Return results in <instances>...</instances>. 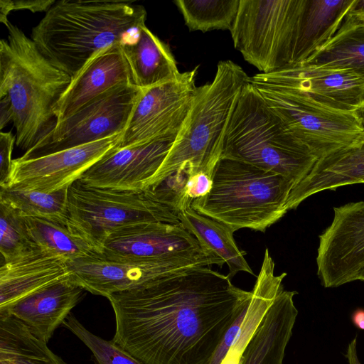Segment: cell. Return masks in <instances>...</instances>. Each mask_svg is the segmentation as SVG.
I'll use <instances>...</instances> for the list:
<instances>
[{
  "label": "cell",
  "mask_w": 364,
  "mask_h": 364,
  "mask_svg": "<svg viewBox=\"0 0 364 364\" xmlns=\"http://www.w3.org/2000/svg\"><path fill=\"white\" fill-rule=\"evenodd\" d=\"M121 134L35 159H15L6 186L46 193L69 188L117 146Z\"/></svg>",
  "instance_id": "obj_14"
},
{
  "label": "cell",
  "mask_w": 364,
  "mask_h": 364,
  "mask_svg": "<svg viewBox=\"0 0 364 364\" xmlns=\"http://www.w3.org/2000/svg\"><path fill=\"white\" fill-rule=\"evenodd\" d=\"M301 65L349 70L364 79V21L348 14L331 40Z\"/></svg>",
  "instance_id": "obj_26"
},
{
  "label": "cell",
  "mask_w": 364,
  "mask_h": 364,
  "mask_svg": "<svg viewBox=\"0 0 364 364\" xmlns=\"http://www.w3.org/2000/svg\"><path fill=\"white\" fill-rule=\"evenodd\" d=\"M134 84L147 89L177 78L181 73L169 46L146 26L136 38L120 44Z\"/></svg>",
  "instance_id": "obj_22"
},
{
  "label": "cell",
  "mask_w": 364,
  "mask_h": 364,
  "mask_svg": "<svg viewBox=\"0 0 364 364\" xmlns=\"http://www.w3.org/2000/svg\"><path fill=\"white\" fill-rule=\"evenodd\" d=\"M198 68L181 73L173 80L143 89L116 148L176 138L198 92Z\"/></svg>",
  "instance_id": "obj_11"
},
{
  "label": "cell",
  "mask_w": 364,
  "mask_h": 364,
  "mask_svg": "<svg viewBox=\"0 0 364 364\" xmlns=\"http://www.w3.org/2000/svg\"><path fill=\"white\" fill-rule=\"evenodd\" d=\"M331 225L319 235L317 275L326 288L358 280L364 269V201L333 208Z\"/></svg>",
  "instance_id": "obj_13"
},
{
  "label": "cell",
  "mask_w": 364,
  "mask_h": 364,
  "mask_svg": "<svg viewBox=\"0 0 364 364\" xmlns=\"http://www.w3.org/2000/svg\"><path fill=\"white\" fill-rule=\"evenodd\" d=\"M146 18L144 7L131 1L61 0L32 28L31 40L73 79L101 50L136 38Z\"/></svg>",
  "instance_id": "obj_2"
},
{
  "label": "cell",
  "mask_w": 364,
  "mask_h": 364,
  "mask_svg": "<svg viewBox=\"0 0 364 364\" xmlns=\"http://www.w3.org/2000/svg\"><path fill=\"white\" fill-rule=\"evenodd\" d=\"M0 41V98L8 96L16 144L25 152L41 144L58 123L57 108L71 77L53 65L17 26L6 23Z\"/></svg>",
  "instance_id": "obj_3"
},
{
  "label": "cell",
  "mask_w": 364,
  "mask_h": 364,
  "mask_svg": "<svg viewBox=\"0 0 364 364\" xmlns=\"http://www.w3.org/2000/svg\"><path fill=\"white\" fill-rule=\"evenodd\" d=\"M181 223L198 242L202 249L225 263L229 269L228 276L231 279L240 272L255 275L245 258V252L240 250L229 228L203 215L191 204L178 213Z\"/></svg>",
  "instance_id": "obj_24"
},
{
  "label": "cell",
  "mask_w": 364,
  "mask_h": 364,
  "mask_svg": "<svg viewBox=\"0 0 364 364\" xmlns=\"http://www.w3.org/2000/svg\"><path fill=\"white\" fill-rule=\"evenodd\" d=\"M251 297L211 266L166 275L107 297L111 341L143 364H208Z\"/></svg>",
  "instance_id": "obj_1"
},
{
  "label": "cell",
  "mask_w": 364,
  "mask_h": 364,
  "mask_svg": "<svg viewBox=\"0 0 364 364\" xmlns=\"http://www.w3.org/2000/svg\"><path fill=\"white\" fill-rule=\"evenodd\" d=\"M348 14L364 21V0H355Z\"/></svg>",
  "instance_id": "obj_38"
},
{
  "label": "cell",
  "mask_w": 364,
  "mask_h": 364,
  "mask_svg": "<svg viewBox=\"0 0 364 364\" xmlns=\"http://www.w3.org/2000/svg\"><path fill=\"white\" fill-rule=\"evenodd\" d=\"M13 120V111L10 100L8 96L0 98V129Z\"/></svg>",
  "instance_id": "obj_36"
},
{
  "label": "cell",
  "mask_w": 364,
  "mask_h": 364,
  "mask_svg": "<svg viewBox=\"0 0 364 364\" xmlns=\"http://www.w3.org/2000/svg\"><path fill=\"white\" fill-rule=\"evenodd\" d=\"M84 291L70 275L21 299L0 313V316L17 318L48 343L56 328L63 325L71 310L80 301Z\"/></svg>",
  "instance_id": "obj_19"
},
{
  "label": "cell",
  "mask_w": 364,
  "mask_h": 364,
  "mask_svg": "<svg viewBox=\"0 0 364 364\" xmlns=\"http://www.w3.org/2000/svg\"><path fill=\"white\" fill-rule=\"evenodd\" d=\"M296 291L283 287L257 327L241 357L240 364H283L298 315Z\"/></svg>",
  "instance_id": "obj_21"
},
{
  "label": "cell",
  "mask_w": 364,
  "mask_h": 364,
  "mask_svg": "<svg viewBox=\"0 0 364 364\" xmlns=\"http://www.w3.org/2000/svg\"><path fill=\"white\" fill-rule=\"evenodd\" d=\"M360 183H364V178L361 180Z\"/></svg>",
  "instance_id": "obj_42"
},
{
  "label": "cell",
  "mask_w": 364,
  "mask_h": 364,
  "mask_svg": "<svg viewBox=\"0 0 364 364\" xmlns=\"http://www.w3.org/2000/svg\"><path fill=\"white\" fill-rule=\"evenodd\" d=\"M120 44L101 50L72 79L57 108L58 122L108 90L122 85L134 84Z\"/></svg>",
  "instance_id": "obj_18"
},
{
  "label": "cell",
  "mask_w": 364,
  "mask_h": 364,
  "mask_svg": "<svg viewBox=\"0 0 364 364\" xmlns=\"http://www.w3.org/2000/svg\"><path fill=\"white\" fill-rule=\"evenodd\" d=\"M47 343L11 316H0V364H63Z\"/></svg>",
  "instance_id": "obj_28"
},
{
  "label": "cell",
  "mask_w": 364,
  "mask_h": 364,
  "mask_svg": "<svg viewBox=\"0 0 364 364\" xmlns=\"http://www.w3.org/2000/svg\"><path fill=\"white\" fill-rule=\"evenodd\" d=\"M40 249L32 240L24 217L0 200V252L1 264L18 260Z\"/></svg>",
  "instance_id": "obj_32"
},
{
  "label": "cell",
  "mask_w": 364,
  "mask_h": 364,
  "mask_svg": "<svg viewBox=\"0 0 364 364\" xmlns=\"http://www.w3.org/2000/svg\"><path fill=\"white\" fill-rule=\"evenodd\" d=\"M141 90L134 84L108 90L58 122L41 144L19 158L35 159L122 134Z\"/></svg>",
  "instance_id": "obj_10"
},
{
  "label": "cell",
  "mask_w": 364,
  "mask_h": 364,
  "mask_svg": "<svg viewBox=\"0 0 364 364\" xmlns=\"http://www.w3.org/2000/svg\"><path fill=\"white\" fill-rule=\"evenodd\" d=\"M181 223L178 214L149 190L89 186L80 179L68 188V226L100 252L114 232L139 223Z\"/></svg>",
  "instance_id": "obj_8"
},
{
  "label": "cell",
  "mask_w": 364,
  "mask_h": 364,
  "mask_svg": "<svg viewBox=\"0 0 364 364\" xmlns=\"http://www.w3.org/2000/svg\"><path fill=\"white\" fill-rule=\"evenodd\" d=\"M249 79L272 85L297 87L321 103L337 109L355 111L364 105V79L349 70L299 65L260 73Z\"/></svg>",
  "instance_id": "obj_17"
},
{
  "label": "cell",
  "mask_w": 364,
  "mask_h": 364,
  "mask_svg": "<svg viewBox=\"0 0 364 364\" xmlns=\"http://www.w3.org/2000/svg\"><path fill=\"white\" fill-rule=\"evenodd\" d=\"M357 337H355L348 344L346 358L348 364H361L357 353Z\"/></svg>",
  "instance_id": "obj_37"
},
{
  "label": "cell",
  "mask_w": 364,
  "mask_h": 364,
  "mask_svg": "<svg viewBox=\"0 0 364 364\" xmlns=\"http://www.w3.org/2000/svg\"><path fill=\"white\" fill-rule=\"evenodd\" d=\"M211 179L210 191L193 200L191 207L232 232H265L288 212L287 199L295 186L282 175L227 157L218 160Z\"/></svg>",
  "instance_id": "obj_5"
},
{
  "label": "cell",
  "mask_w": 364,
  "mask_h": 364,
  "mask_svg": "<svg viewBox=\"0 0 364 364\" xmlns=\"http://www.w3.org/2000/svg\"><path fill=\"white\" fill-rule=\"evenodd\" d=\"M70 275L68 262L38 249L0 268V313L21 299Z\"/></svg>",
  "instance_id": "obj_20"
},
{
  "label": "cell",
  "mask_w": 364,
  "mask_h": 364,
  "mask_svg": "<svg viewBox=\"0 0 364 364\" xmlns=\"http://www.w3.org/2000/svg\"><path fill=\"white\" fill-rule=\"evenodd\" d=\"M175 139L165 138L124 148L115 147L86 171L80 180L89 186L145 191Z\"/></svg>",
  "instance_id": "obj_16"
},
{
  "label": "cell",
  "mask_w": 364,
  "mask_h": 364,
  "mask_svg": "<svg viewBox=\"0 0 364 364\" xmlns=\"http://www.w3.org/2000/svg\"><path fill=\"white\" fill-rule=\"evenodd\" d=\"M358 280L364 281V269L359 274Z\"/></svg>",
  "instance_id": "obj_41"
},
{
  "label": "cell",
  "mask_w": 364,
  "mask_h": 364,
  "mask_svg": "<svg viewBox=\"0 0 364 364\" xmlns=\"http://www.w3.org/2000/svg\"><path fill=\"white\" fill-rule=\"evenodd\" d=\"M249 76L232 60L220 61L212 82L198 87L188 114L147 189L178 171L212 176L229 120Z\"/></svg>",
  "instance_id": "obj_4"
},
{
  "label": "cell",
  "mask_w": 364,
  "mask_h": 364,
  "mask_svg": "<svg viewBox=\"0 0 364 364\" xmlns=\"http://www.w3.org/2000/svg\"><path fill=\"white\" fill-rule=\"evenodd\" d=\"M353 325L360 330H364V309H357L351 316Z\"/></svg>",
  "instance_id": "obj_39"
},
{
  "label": "cell",
  "mask_w": 364,
  "mask_h": 364,
  "mask_svg": "<svg viewBox=\"0 0 364 364\" xmlns=\"http://www.w3.org/2000/svg\"><path fill=\"white\" fill-rule=\"evenodd\" d=\"M24 219L32 240L40 249L58 255L68 262L97 252L89 242L68 224L34 217H24Z\"/></svg>",
  "instance_id": "obj_29"
},
{
  "label": "cell",
  "mask_w": 364,
  "mask_h": 364,
  "mask_svg": "<svg viewBox=\"0 0 364 364\" xmlns=\"http://www.w3.org/2000/svg\"><path fill=\"white\" fill-rule=\"evenodd\" d=\"M63 364H66L65 363H63Z\"/></svg>",
  "instance_id": "obj_43"
},
{
  "label": "cell",
  "mask_w": 364,
  "mask_h": 364,
  "mask_svg": "<svg viewBox=\"0 0 364 364\" xmlns=\"http://www.w3.org/2000/svg\"><path fill=\"white\" fill-rule=\"evenodd\" d=\"M0 200L17 210L24 217L68 224V188L46 193L0 187Z\"/></svg>",
  "instance_id": "obj_30"
},
{
  "label": "cell",
  "mask_w": 364,
  "mask_h": 364,
  "mask_svg": "<svg viewBox=\"0 0 364 364\" xmlns=\"http://www.w3.org/2000/svg\"><path fill=\"white\" fill-rule=\"evenodd\" d=\"M100 253L113 259L130 260H164L213 255L202 249L198 240L181 223L163 222L139 223L121 228L107 237Z\"/></svg>",
  "instance_id": "obj_15"
},
{
  "label": "cell",
  "mask_w": 364,
  "mask_h": 364,
  "mask_svg": "<svg viewBox=\"0 0 364 364\" xmlns=\"http://www.w3.org/2000/svg\"><path fill=\"white\" fill-rule=\"evenodd\" d=\"M71 279L85 291L107 298L162 277L197 267L224 263L213 255L164 260H130L107 257L100 252L68 262Z\"/></svg>",
  "instance_id": "obj_12"
},
{
  "label": "cell",
  "mask_w": 364,
  "mask_h": 364,
  "mask_svg": "<svg viewBox=\"0 0 364 364\" xmlns=\"http://www.w3.org/2000/svg\"><path fill=\"white\" fill-rule=\"evenodd\" d=\"M221 157L279 173L295 186L318 161L288 134L249 80L229 120Z\"/></svg>",
  "instance_id": "obj_6"
},
{
  "label": "cell",
  "mask_w": 364,
  "mask_h": 364,
  "mask_svg": "<svg viewBox=\"0 0 364 364\" xmlns=\"http://www.w3.org/2000/svg\"><path fill=\"white\" fill-rule=\"evenodd\" d=\"M271 255L266 253L238 332L220 364H240L241 357L251 337L284 287L282 282L287 273L276 275Z\"/></svg>",
  "instance_id": "obj_25"
},
{
  "label": "cell",
  "mask_w": 364,
  "mask_h": 364,
  "mask_svg": "<svg viewBox=\"0 0 364 364\" xmlns=\"http://www.w3.org/2000/svg\"><path fill=\"white\" fill-rule=\"evenodd\" d=\"M240 0H176L191 31H230L237 15Z\"/></svg>",
  "instance_id": "obj_31"
},
{
  "label": "cell",
  "mask_w": 364,
  "mask_h": 364,
  "mask_svg": "<svg viewBox=\"0 0 364 364\" xmlns=\"http://www.w3.org/2000/svg\"><path fill=\"white\" fill-rule=\"evenodd\" d=\"M54 0H0V21L6 25L9 14L16 10H28L32 13L47 11Z\"/></svg>",
  "instance_id": "obj_34"
},
{
  "label": "cell",
  "mask_w": 364,
  "mask_h": 364,
  "mask_svg": "<svg viewBox=\"0 0 364 364\" xmlns=\"http://www.w3.org/2000/svg\"><path fill=\"white\" fill-rule=\"evenodd\" d=\"M16 136L11 132L0 133V187L8 186L13 166L12 151Z\"/></svg>",
  "instance_id": "obj_35"
},
{
  "label": "cell",
  "mask_w": 364,
  "mask_h": 364,
  "mask_svg": "<svg viewBox=\"0 0 364 364\" xmlns=\"http://www.w3.org/2000/svg\"><path fill=\"white\" fill-rule=\"evenodd\" d=\"M304 0H240L234 46L261 73L292 68Z\"/></svg>",
  "instance_id": "obj_9"
},
{
  "label": "cell",
  "mask_w": 364,
  "mask_h": 364,
  "mask_svg": "<svg viewBox=\"0 0 364 364\" xmlns=\"http://www.w3.org/2000/svg\"><path fill=\"white\" fill-rule=\"evenodd\" d=\"M364 178V135L355 146L319 159L301 181L304 194L310 197L326 190L360 183Z\"/></svg>",
  "instance_id": "obj_27"
},
{
  "label": "cell",
  "mask_w": 364,
  "mask_h": 364,
  "mask_svg": "<svg viewBox=\"0 0 364 364\" xmlns=\"http://www.w3.org/2000/svg\"><path fill=\"white\" fill-rule=\"evenodd\" d=\"M355 113L364 130V105L355 110Z\"/></svg>",
  "instance_id": "obj_40"
},
{
  "label": "cell",
  "mask_w": 364,
  "mask_h": 364,
  "mask_svg": "<svg viewBox=\"0 0 364 364\" xmlns=\"http://www.w3.org/2000/svg\"><path fill=\"white\" fill-rule=\"evenodd\" d=\"M249 82L288 134L318 160L356 146L364 135L355 111L330 107L295 86Z\"/></svg>",
  "instance_id": "obj_7"
},
{
  "label": "cell",
  "mask_w": 364,
  "mask_h": 364,
  "mask_svg": "<svg viewBox=\"0 0 364 364\" xmlns=\"http://www.w3.org/2000/svg\"><path fill=\"white\" fill-rule=\"evenodd\" d=\"M92 353L98 364H143L112 341H106L87 329L70 314L63 323Z\"/></svg>",
  "instance_id": "obj_33"
},
{
  "label": "cell",
  "mask_w": 364,
  "mask_h": 364,
  "mask_svg": "<svg viewBox=\"0 0 364 364\" xmlns=\"http://www.w3.org/2000/svg\"><path fill=\"white\" fill-rule=\"evenodd\" d=\"M355 0H304L294 65L304 63L335 35Z\"/></svg>",
  "instance_id": "obj_23"
}]
</instances>
